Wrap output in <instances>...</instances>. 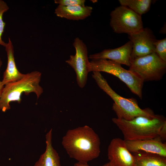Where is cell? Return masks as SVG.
<instances>
[{
  "instance_id": "6da1fadb",
  "label": "cell",
  "mask_w": 166,
  "mask_h": 166,
  "mask_svg": "<svg viewBox=\"0 0 166 166\" xmlns=\"http://www.w3.org/2000/svg\"><path fill=\"white\" fill-rule=\"evenodd\" d=\"M62 144L70 157L87 163L100 153L98 135L88 125L68 130L62 138Z\"/></svg>"
},
{
  "instance_id": "7a4b0ae2",
  "label": "cell",
  "mask_w": 166,
  "mask_h": 166,
  "mask_svg": "<svg viewBox=\"0 0 166 166\" xmlns=\"http://www.w3.org/2000/svg\"><path fill=\"white\" fill-rule=\"evenodd\" d=\"M112 121L121 131L124 140H166V120L162 115L138 116L129 121L113 118Z\"/></svg>"
},
{
  "instance_id": "3957f363",
  "label": "cell",
  "mask_w": 166,
  "mask_h": 166,
  "mask_svg": "<svg viewBox=\"0 0 166 166\" xmlns=\"http://www.w3.org/2000/svg\"><path fill=\"white\" fill-rule=\"evenodd\" d=\"M93 72L92 77L98 86L113 101L112 109L117 118L129 121L138 116L154 117L156 116L151 109H141L135 99L125 98L117 94L110 87L100 72Z\"/></svg>"
},
{
  "instance_id": "277c9868",
  "label": "cell",
  "mask_w": 166,
  "mask_h": 166,
  "mask_svg": "<svg viewBox=\"0 0 166 166\" xmlns=\"http://www.w3.org/2000/svg\"><path fill=\"white\" fill-rule=\"evenodd\" d=\"M41 76V73L34 71L25 74L19 80L6 85L0 97V110L5 112L10 109L11 101L20 103L23 93L26 95L34 93L39 98L43 91L39 85Z\"/></svg>"
},
{
  "instance_id": "5b68a950",
  "label": "cell",
  "mask_w": 166,
  "mask_h": 166,
  "mask_svg": "<svg viewBox=\"0 0 166 166\" xmlns=\"http://www.w3.org/2000/svg\"><path fill=\"white\" fill-rule=\"evenodd\" d=\"M103 72L116 76L126 84L131 91L140 99L142 97L144 81L136 74L123 68L121 64L106 59L91 60L89 72Z\"/></svg>"
},
{
  "instance_id": "8992f818",
  "label": "cell",
  "mask_w": 166,
  "mask_h": 166,
  "mask_svg": "<svg viewBox=\"0 0 166 166\" xmlns=\"http://www.w3.org/2000/svg\"><path fill=\"white\" fill-rule=\"evenodd\" d=\"M129 67L144 82L159 81L166 72V62L155 53L132 60Z\"/></svg>"
},
{
  "instance_id": "52a82bcc",
  "label": "cell",
  "mask_w": 166,
  "mask_h": 166,
  "mask_svg": "<svg viewBox=\"0 0 166 166\" xmlns=\"http://www.w3.org/2000/svg\"><path fill=\"white\" fill-rule=\"evenodd\" d=\"M110 16V26L115 33L129 35L143 28L141 15L127 7H116L111 12Z\"/></svg>"
},
{
  "instance_id": "ba28073f",
  "label": "cell",
  "mask_w": 166,
  "mask_h": 166,
  "mask_svg": "<svg viewBox=\"0 0 166 166\" xmlns=\"http://www.w3.org/2000/svg\"><path fill=\"white\" fill-rule=\"evenodd\" d=\"M73 46L75 49V54L70 55L65 62L74 69L77 84L80 88H83L86 84L88 74L90 72L87 48L85 43L78 37L74 39Z\"/></svg>"
},
{
  "instance_id": "9c48e42d",
  "label": "cell",
  "mask_w": 166,
  "mask_h": 166,
  "mask_svg": "<svg viewBox=\"0 0 166 166\" xmlns=\"http://www.w3.org/2000/svg\"><path fill=\"white\" fill-rule=\"evenodd\" d=\"M132 43L131 61L155 53L154 43L156 40L152 31L148 28L128 35Z\"/></svg>"
},
{
  "instance_id": "30bf717a",
  "label": "cell",
  "mask_w": 166,
  "mask_h": 166,
  "mask_svg": "<svg viewBox=\"0 0 166 166\" xmlns=\"http://www.w3.org/2000/svg\"><path fill=\"white\" fill-rule=\"evenodd\" d=\"M107 155L111 166H135L133 155L127 148L124 140L120 138L111 140Z\"/></svg>"
},
{
  "instance_id": "8fae6325",
  "label": "cell",
  "mask_w": 166,
  "mask_h": 166,
  "mask_svg": "<svg viewBox=\"0 0 166 166\" xmlns=\"http://www.w3.org/2000/svg\"><path fill=\"white\" fill-rule=\"evenodd\" d=\"M132 43L129 41L124 45L114 49H105L102 51L90 55L91 60L106 59L113 61L120 64L129 66L131 61V54Z\"/></svg>"
},
{
  "instance_id": "7c38bea8",
  "label": "cell",
  "mask_w": 166,
  "mask_h": 166,
  "mask_svg": "<svg viewBox=\"0 0 166 166\" xmlns=\"http://www.w3.org/2000/svg\"><path fill=\"white\" fill-rule=\"evenodd\" d=\"M124 140L131 152H143L166 157V144L160 139Z\"/></svg>"
},
{
  "instance_id": "4fadbf2b",
  "label": "cell",
  "mask_w": 166,
  "mask_h": 166,
  "mask_svg": "<svg viewBox=\"0 0 166 166\" xmlns=\"http://www.w3.org/2000/svg\"><path fill=\"white\" fill-rule=\"evenodd\" d=\"M5 47L7 55V63L2 81V85L4 86L10 83L20 80L25 75L20 73L17 67L14 58L13 45L10 38Z\"/></svg>"
},
{
  "instance_id": "5bb4252c",
  "label": "cell",
  "mask_w": 166,
  "mask_h": 166,
  "mask_svg": "<svg viewBox=\"0 0 166 166\" xmlns=\"http://www.w3.org/2000/svg\"><path fill=\"white\" fill-rule=\"evenodd\" d=\"M92 7L79 5L64 6L58 5L55 10V14L59 17L73 20H83L91 15Z\"/></svg>"
},
{
  "instance_id": "9a60e30c",
  "label": "cell",
  "mask_w": 166,
  "mask_h": 166,
  "mask_svg": "<svg viewBox=\"0 0 166 166\" xmlns=\"http://www.w3.org/2000/svg\"><path fill=\"white\" fill-rule=\"evenodd\" d=\"M52 131L45 135V150L33 166H61L59 154L52 146Z\"/></svg>"
},
{
  "instance_id": "2e32d148",
  "label": "cell",
  "mask_w": 166,
  "mask_h": 166,
  "mask_svg": "<svg viewBox=\"0 0 166 166\" xmlns=\"http://www.w3.org/2000/svg\"><path fill=\"white\" fill-rule=\"evenodd\" d=\"M132 155L135 166H166V157L143 152L133 153Z\"/></svg>"
},
{
  "instance_id": "e0dca14e",
  "label": "cell",
  "mask_w": 166,
  "mask_h": 166,
  "mask_svg": "<svg viewBox=\"0 0 166 166\" xmlns=\"http://www.w3.org/2000/svg\"><path fill=\"white\" fill-rule=\"evenodd\" d=\"M121 5L129 8L141 16L150 10L152 2L151 0H119Z\"/></svg>"
},
{
  "instance_id": "ac0fdd59",
  "label": "cell",
  "mask_w": 166,
  "mask_h": 166,
  "mask_svg": "<svg viewBox=\"0 0 166 166\" xmlns=\"http://www.w3.org/2000/svg\"><path fill=\"white\" fill-rule=\"evenodd\" d=\"M155 53L162 60L166 62V38L156 40L154 43Z\"/></svg>"
},
{
  "instance_id": "d6986e66",
  "label": "cell",
  "mask_w": 166,
  "mask_h": 166,
  "mask_svg": "<svg viewBox=\"0 0 166 166\" xmlns=\"http://www.w3.org/2000/svg\"><path fill=\"white\" fill-rule=\"evenodd\" d=\"M9 9V8L7 4L4 1L0 0V45L5 47L6 43L3 41L2 38L5 26V23L2 19V16L3 14Z\"/></svg>"
},
{
  "instance_id": "ffe728a7",
  "label": "cell",
  "mask_w": 166,
  "mask_h": 166,
  "mask_svg": "<svg viewBox=\"0 0 166 166\" xmlns=\"http://www.w3.org/2000/svg\"><path fill=\"white\" fill-rule=\"evenodd\" d=\"M85 0H55L54 3L64 6L79 5L85 6Z\"/></svg>"
},
{
  "instance_id": "44dd1931",
  "label": "cell",
  "mask_w": 166,
  "mask_h": 166,
  "mask_svg": "<svg viewBox=\"0 0 166 166\" xmlns=\"http://www.w3.org/2000/svg\"><path fill=\"white\" fill-rule=\"evenodd\" d=\"M74 166H89L87 163L78 162L74 164ZM102 166H111L109 162L107 163Z\"/></svg>"
},
{
  "instance_id": "7402d4cb",
  "label": "cell",
  "mask_w": 166,
  "mask_h": 166,
  "mask_svg": "<svg viewBox=\"0 0 166 166\" xmlns=\"http://www.w3.org/2000/svg\"><path fill=\"white\" fill-rule=\"evenodd\" d=\"M2 61L0 57V68H1L2 65ZM4 86L3 85H2V81H1L0 80V97L4 87Z\"/></svg>"
}]
</instances>
